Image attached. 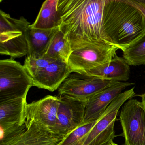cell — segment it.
<instances>
[{
    "mask_svg": "<svg viewBox=\"0 0 145 145\" xmlns=\"http://www.w3.org/2000/svg\"><path fill=\"white\" fill-rule=\"evenodd\" d=\"M116 82L72 73L63 82L58 91L59 96L86 101Z\"/></svg>",
    "mask_w": 145,
    "mask_h": 145,
    "instance_id": "ba28073f",
    "label": "cell"
},
{
    "mask_svg": "<svg viewBox=\"0 0 145 145\" xmlns=\"http://www.w3.org/2000/svg\"><path fill=\"white\" fill-rule=\"evenodd\" d=\"M29 22L23 17L16 19L0 10V54L19 58L28 55L27 30Z\"/></svg>",
    "mask_w": 145,
    "mask_h": 145,
    "instance_id": "3957f363",
    "label": "cell"
},
{
    "mask_svg": "<svg viewBox=\"0 0 145 145\" xmlns=\"http://www.w3.org/2000/svg\"><path fill=\"white\" fill-rule=\"evenodd\" d=\"M130 73L129 65L123 58L116 54L110 61L87 70L82 74L104 80L126 82Z\"/></svg>",
    "mask_w": 145,
    "mask_h": 145,
    "instance_id": "5bb4252c",
    "label": "cell"
},
{
    "mask_svg": "<svg viewBox=\"0 0 145 145\" xmlns=\"http://www.w3.org/2000/svg\"><path fill=\"white\" fill-rule=\"evenodd\" d=\"M137 96H139L140 97H141L142 98V103H143V104H144V105H145V92L144 93H143V94H142V95H137Z\"/></svg>",
    "mask_w": 145,
    "mask_h": 145,
    "instance_id": "603a6c76",
    "label": "cell"
},
{
    "mask_svg": "<svg viewBox=\"0 0 145 145\" xmlns=\"http://www.w3.org/2000/svg\"><path fill=\"white\" fill-rule=\"evenodd\" d=\"M105 1L58 0L59 29L72 51L89 44L105 42L101 33Z\"/></svg>",
    "mask_w": 145,
    "mask_h": 145,
    "instance_id": "6da1fadb",
    "label": "cell"
},
{
    "mask_svg": "<svg viewBox=\"0 0 145 145\" xmlns=\"http://www.w3.org/2000/svg\"><path fill=\"white\" fill-rule=\"evenodd\" d=\"M54 61H55L45 57L34 58L27 56L24 66L29 74L33 78Z\"/></svg>",
    "mask_w": 145,
    "mask_h": 145,
    "instance_id": "44dd1931",
    "label": "cell"
},
{
    "mask_svg": "<svg viewBox=\"0 0 145 145\" xmlns=\"http://www.w3.org/2000/svg\"><path fill=\"white\" fill-rule=\"evenodd\" d=\"M108 145H118V144H116L113 141H112Z\"/></svg>",
    "mask_w": 145,
    "mask_h": 145,
    "instance_id": "cb8c5ba5",
    "label": "cell"
},
{
    "mask_svg": "<svg viewBox=\"0 0 145 145\" xmlns=\"http://www.w3.org/2000/svg\"><path fill=\"white\" fill-rule=\"evenodd\" d=\"M59 27L50 29H38L29 27L27 38L29 52L27 56L34 58L44 57L52 39Z\"/></svg>",
    "mask_w": 145,
    "mask_h": 145,
    "instance_id": "2e32d148",
    "label": "cell"
},
{
    "mask_svg": "<svg viewBox=\"0 0 145 145\" xmlns=\"http://www.w3.org/2000/svg\"><path fill=\"white\" fill-rule=\"evenodd\" d=\"M133 6L137 8L143 15L145 20V0H127Z\"/></svg>",
    "mask_w": 145,
    "mask_h": 145,
    "instance_id": "7402d4cb",
    "label": "cell"
},
{
    "mask_svg": "<svg viewBox=\"0 0 145 145\" xmlns=\"http://www.w3.org/2000/svg\"><path fill=\"white\" fill-rule=\"evenodd\" d=\"M101 35L104 42L123 51L145 35V18L127 0H106Z\"/></svg>",
    "mask_w": 145,
    "mask_h": 145,
    "instance_id": "7a4b0ae2",
    "label": "cell"
},
{
    "mask_svg": "<svg viewBox=\"0 0 145 145\" xmlns=\"http://www.w3.org/2000/svg\"><path fill=\"white\" fill-rule=\"evenodd\" d=\"M33 86V78L24 65L12 58L0 61V102L27 99L29 91Z\"/></svg>",
    "mask_w": 145,
    "mask_h": 145,
    "instance_id": "277c9868",
    "label": "cell"
},
{
    "mask_svg": "<svg viewBox=\"0 0 145 145\" xmlns=\"http://www.w3.org/2000/svg\"><path fill=\"white\" fill-rule=\"evenodd\" d=\"M60 103L59 97L48 95L27 103L25 109L26 120H33L57 133L56 126Z\"/></svg>",
    "mask_w": 145,
    "mask_h": 145,
    "instance_id": "30bf717a",
    "label": "cell"
},
{
    "mask_svg": "<svg viewBox=\"0 0 145 145\" xmlns=\"http://www.w3.org/2000/svg\"><path fill=\"white\" fill-rule=\"evenodd\" d=\"M123 52V58L129 66L145 65V35Z\"/></svg>",
    "mask_w": 145,
    "mask_h": 145,
    "instance_id": "d6986e66",
    "label": "cell"
},
{
    "mask_svg": "<svg viewBox=\"0 0 145 145\" xmlns=\"http://www.w3.org/2000/svg\"><path fill=\"white\" fill-rule=\"evenodd\" d=\"M125 145H145V106L142 101L130 99L119 114Z\"/></svg>",
    "mask_w": 145,
    "mask_h": 145,
    "instance_id": "52a82bcc",
    "label": "cell"
},
{
    "mask_svg": "<svg viewBox=\"0 0 145 145\" xmlns=\"http://www.w3.org/2000/svg\"><path fill=\"white\" fill-rule=\"evenodd\" d=\"M58 0H46L42 4L35 22L30 27L35 29H50L58 27Z\"/></svg>",
    "mask_w": 145,
    "mask_h": 145,
    "instance_id": "e0dca14e",
    "label": "cell"
},
{
    "mask_svg": "<svg viewBox=\"0 0 145 145\" xmlns=\"http://www.w3.org/2000/svg\"><path fill=\"white\" fill-rule=\"evenodd\" d=\"M56 131L67 135L83 124L86 101L66 96H59Z\"/></svg>",
    "mask_w": 145,
    "mask_h": 145,
    "instance_id": "9c48e42d",
    "label": "cell"
},
{
    "mask_svg": "<svg viewBox=\"0 0 145 145\" xmlns=\"http://www.w3.org/2000/svg\"><path fill=\"white\" fill-rule=\"evenodd\" d=\"M23 132L10 145H60L67 136L57 134L32 120L25 121Z\"/></svg>",
    "mask_w": 145,
    "mask_h": 145,
    "instance_id": "7c38bea8",
    "label": "cell"
},
{
    "mask_svg": "<svg viewBox=\"0 0 145 145\" xmlns=\"http://www.w3.org/2000/svg\"><path fill=\"white\" fill-rule=\"evenodd\" d=\"M72 52L69 43L59 29L53 36L43 57L54 61H61L67 64Z\"/></svg>",
    "mask_w": 145,
    "mask_h": 145,
    "instance_id": "ac0fdd59",
    "label": "cell"
},
{
    "mask_svg": "<svg viewBox=\"0 0 145 145\" xmlns=\"http://www.w3.org/2000/svg\"><path fill=\"white\" fill-rule=\"evenodd\" d=\"M134 83L116 82L111 86L97 93L86 101L83 124L98 119L110 103L127 87Z\"/></svg>",
    "mask_w": 145,
    "mask_h": 145,
    "instance_id": "8fae6325",
    "label": "cell"
},
{
    "mask_svg": "<svg viewBox=\"0 0 145 145\" xmlns=\"http://www.w3.org/2000/svg\"><path fill=\"white\" fill-rule=\"evenodd\" d=\"M98 119L80 125L68 134L60 145H80L83 138L90 131Z\"/></svg>",
    "mask_w": 145,
    "mask_h": 145,
    "instance_id": "ffe728a7",
    "label": "cell"
},
{
    "mask_svg": "<svg viewBox=\"0 0 145 145\" xmlns=\"http://www.w3.org/2000/svg\"><path fill=\"white\" fill-rule=\"evenodd\" d=\"M72 73L67 64L55 61L33 78V86L52 92L58 89Z\"/></svg>",
    "mask_w": 145,
    "mask_h": 145,
    "instance_id": "4fadbf2b",
    "label": "cell"
},
{
    "mask_svg": "<svg viewBox=\"0 0 145 145\" xmlns=\"http://www.w3.org/2000/svg\"><path fill=\"white\" fill-rule=\"evenodd\" d=\"M134 87L120 94L108 107L80 145H108L116 136L114 124L118 111L128 100L135 95Z\"/></svg>",
    "mask_w": 145,
    "mask_h": 145,
    "instance_id": "5b68a950",
    "label": "cell"
},
{
    "mask_svg": "<svg viewBox=\"0 0 145 145\" xmlns=\"http://www.w3.org/2000/svg\"><path fill=\"white\" fill-rule=\"evenodd\" d=\"M118 50L105 42L89 44L72 51L68 62L72 72L82 74L89 69L108 62Z\"/></svg>",
    "mask_w": 145,
    "mask_h": 145,
    "instance_id": "8992f818",
    "label": "cell"
},
{
    "mask_svg": "<svg viewBox=\"0 0 145 145\" xmlns=\"http://www.w3.org/2000/svg\"><path fill=\"white\" fill-rule=\"evenodd\" d=\"M27 99H16L0 102V126L25 124Z\"/></svg>",
    "mask_w": 145,
    "mask_h": 145,
    "instance_id": "9a60e30c",
    "label": "cell"
}]
</instances>
